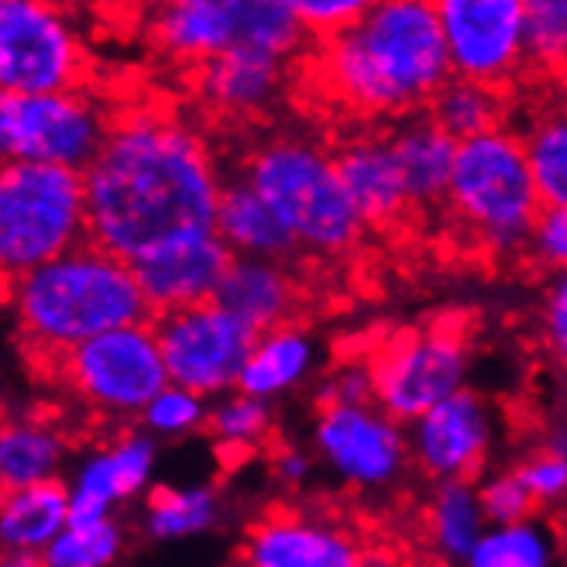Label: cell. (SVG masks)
Here are the masks:
<instances>
[{"label":"cell","mask_w":567,"mask_h":567,"mask_svg":"<svg viewBox=\"0 0 567 567\" xmlns=\"http://www.w3.org/2000/svg\"><path fill=\"white\" fill-rule=\"evenodd\" d=\"M83 176L90 245L127 265L165 245L217 235L224 183L207 142L179 117L138 111L114 121Z\"/></svg>","instance_id":"cell-1"},{"label":"cell","mask_w":567,"mask_h":567,"mask_svg":"<svg viewBox=\"0 0 567 567\" xmlns=\"http://www.w3.org/2000/svg\"><path fill=\"white\" fill-rule=\"evenodd\" d=\"M317 76L338 104L361 117H392L430 104L454 76L437 4L379 0L317 55Z\"/></svg>","instance_id":"cell-2"},{"label":"cell","mask_w":567,"mask_h":567,"mask_svg":"<svg viewBox=\"0 0 567 567\" xmlns=\"http://www.w3.org/2000/svg\"><path fill=\"white\" fill-rule=\"evenodd\" d=\"M8 299L24 344L49 358L152 317L135 269L96 245L11 279Z\"/></svg>","instance_id":"cell-3"},{"label":"cell","mask_w":567,"mask_h":567,"mask_svg":"<svg viewBox=\"0 0 567 567\" xmlns=\"http://www.w3.org/2000/svg\"><path fill=\"white\" fill-rule=\"evenodd\" d=\"M447 207L488 255L509 258L526 251L544 214L526 138L509 127H495L482 138L461 142Z\"/></svg>","instance_id":"cell-4"},{"label":"cell","mask_w":567,"mask_h":567,"mask_svg":"<svg viewBox=\"0 0 567 567\" xmlns=\"http://www.w3.org/2000/svg\"><path fill=\"white\" fill-rule=\"evenodd\" d=\"M245 179L269 199L292 230L299 251L344 255L358 245L364 220L358 217L338 158L303 138H272L251 152Z\"/></svg>","instance_id":"cell-5"},{"label":"cell","mask_w":567,"mask_h":567,"mask_svg":"<svg viewBox=\"0 0 567 567\" xmlns=\"http://www.w3.org/2000/svg\"><path fill=\"white\" fill-rule=\"evenodd\" d=\"M90 238L86 176L39 162L0 173V261L11 279L76 251Z\"/></svg>","instance_id":"cell-6"},{"label":"cell","mask_w":567,"mask_h":567,"mask_svg":"<svg viewBox=\"0 0 567 567\" xmlns=\"http://www.w3.org/2000/svg\"><path fill=\"white\" fill-rule=\"evenodd\" d=\"M59 375L104 416H142L169 385L155 323H131L55 358Z\"/></svg>","instance_id":"cell-7"},{"label":"cell","mask_w":567,"mask_h":567,"mask_svg":"<svg viewBox=\"0 0 567 567\" xmlns=\"http://www.w3.org/2000/svg\"><path fill=\"white\" fill-rule=\"evenodd\" d=\"M111 127L104 107L80 90L0 96V148L8 162H39L86 173L111 138Z\"/></svg>","instance_id":"cell-8"},{"label":"cell","mask_w":567,"mask_h":567,"mask_svg":"<svg viewBox=\"0 0 567 567\" xmlns=\"http://www.w3.org/2000/svg\"><path fill=\"white\" fill-rule=\"evenodd\" d=\"M472 348L454 327L399 333L372 358L375 406L395 423H416L433 406L468 389Z\"/></svg>","instance_id":"cell-9"},{"label":"cell","mask_w":567,"mask_h":567,"mask_svg":"<svg viewBox=\"0 0 567 567\" xmlns=\"http://www.w3.org/2000/svg\"><path fill=\"white\" fill-rule=\"evenodd\" d=\"M155 333L169 382L204 399L238 392L258 344V330L217 303L155 317Z\"/></svg>","instance_id":"cell-10"},{"label":"cell","mask_w":567,"mask_h":567,"mask_svg":"<svg viewBox=\"0 0 567 567\" xmlns=\"http://www.w3.org/2000/svg\"><path fill=\"white\" fill-rule=\"evenodd\" d=\"M83 80V45L59 8L42 0L0 4V86L4 93H65Z\"/></svg>","instance_id":"cell-11"},{"label":"cell","mask_w":567,"mask_h":567,"mask_svg":"<svg viewBox=\"0 0 567 567\" xmlns=\"http://www.w3.org/2000/svg\"><path fill=\"white\" fill-rule=\"evenodd\" d=\"M313 447L327 468L354 488H389L413 461L403 423H395L375 403L320 406Z\"/></svg>","instance_id":"cell-12"},{"label":"cell","mask_w":567,"mask_h":567,"mask_svg":"<svg viewBox=\"0 0 567 567\" xmlns=\"http://www.w3.org/2000/svg\"><path fill=\"white\" fill-rule=\"evenodd\" d=\"M437 14L454 76L498 90L526 62V0H441Z\"/></svg>","instance_id":"cell-13"},{"label":"cell","mask_w":567,"mask_h":567,"mask_svg":"<svg viewBox=\"0 0 567 567\" xmlns=\"http://www.w3.org/2000/svg\"><path fill=\"white\" fill-rule=\"evenodd\" d=\"M406 437L410 457L426 478L437 485L472 482L485 472L492 457L498 441V416L485 395L464 389L410 423Z\"/></svg>","instance_id":"cell-14"},{"label":"cell","mask_w":567,"mask_h":567,"mask_svg":"<svg viewBox=\"0 0 567 567\" xmlns=\"http://www.w3.org/2000/svg\"><path fill=\"white\" fill-rule=\"evenodd\" d=\"M158 444L152 433L131 430L121 433L111 444L90 451L80 464L70 485V523H96L111 519L114 506L131 503L152 485Z\"/></svg>","instance_id":"cell-15"},{"label":"cell","mask_w":567,"mask_h":567,"mask_svg":"<svg viewBox=\"0 0 567 567\" xmlns=\"http://www.w3.org/2000/svg\"><path fill=\"white\" fill-rule=\"evenodd\" d=\"M230 258L235 255L217 235H204L165 245L138 261H131V269H135L148 310L155 317H165L214 303Z\"/></svg>","instance_id":"cell-16"},{"label":"cell","mask_w":567,"mask_h":567,"mask_svg":"<svg viewBox=\"0 0 567 567\" xmlns=\"http://www.w3.org/2000/svg\"><path fill=\"white\" fill-rule=\"evenodd\" d=\"M245 567H364V554L344 526L307 513H272L251 526Z\"/></svg>","instance_id":"cell-17"},{"label":"cell","mask_w":567,"mask_h":567,"mask_svg":"<svg viewBox=\"0 0 567 567\" xmlns=\"http://www.w3.org/2000/svg\"><path fill=\"white\" fill-rule=\"evenodd\" d=\"M333 158L364 227H385L413 207L406 179L385 138H354L341 145Z\"/></svg>","instance_id":"cell-18"},{"label":"cell","mask_w":567,"mask_h":567,"mask_svg":"<svg viewBox=\"0 0 567 567\" xmlns=\"http://www.w3.org/2000/svg\"><path fill=\"white\" fill-rule=\"evenodd\" d=\"M152 35L176 59L210 62L241 49V0H176L155 14Z\"/></svg>","instance_id":"cell-19"},{"label":"cell","mask_w":567,"mask_h":567,"mask_svg":"<svg viewBox=\"0 0 567 567\" xmlns=\"http://www.w3.org/2000/svg\"><path fill=\"white\" fill-rule=\"evenodd\" d=\"M385 142L399 162V173L406 179V193L413 207H433V204H441V199H447L457 142L437 121L430 114L403 117L385 135Z\"/></svg>","instance_id":"cell-20"},{"label":"cell","mask_w":567,"mask_h":567,"mask_svg":"<svg viewBox=\"0 0 567 567\" xmlns=\"http://www.w3.org/2000/svg\"><path fill=\"white\" fill-rule=\"evenodd\" d=\"M214 303L255 327L258 333H265L286 327L296 307V286L292 276L282 269V261L235 255L220 279Z\"/></svg>","instance_id":"cell-21"},{"label":"cell","mask_w":567,"mask_h":567,"mask_svg":"<svg viewBox=\"0 0 567 567\" xmlns=\"http://www.w3.org/2000/svg\"><path fill=\"white\" fill-rule=\"evenodd\" d=\"M217 238L230 248V255L245 258L286 261L299 251L292 230L245 176L224 186L217 207Z\"/></svg>","instance_id":"cell-22"},{"label":"cell","mask_w":567,"mask_h":567,"mask_svg":"<svg viewBox=\"0 0 567 567\" xmlns=\"http://www.w3.org/2000/svg\"><path fill=\"white\" fill-rule=\"evenodd\" d=\"M282 86V59L258 49H230L199 70V90L224 114H258Z\"/></svg>","instance_id":"cell-23"},{"label":"cell","mask_w":567,"mask_h":567,"mask_svg":"<svg viewBox=\"0 0 567 567\" xmlns=\"http://www.w3.org/2000/svg\"><path fill=\"white\" fill-rule=\"evenodd\" d=\"M70 529V485L62 478L4 492L0 540L8 554H45Z\"/></svg>","instance_id":"cell-24"},{"label":"cell","mask_w":567,"mask_h":567,"mask_svg":"<svg viewBox=\"0 0 567 567\" xmlns=\"http://www.w3.org/2000/svg\"><path fill=\"white\" fill-rule=\"evenodd\" d=\"M317 364V341L303 327H276L258 333V344L245 364L238 392L255 399H276L296 385H303Z\"/></svg>","instance_id":"cell-25"},{"label":"cell","mask_w":567,"mask_h":567,"mask_svg":"<svg viewBox=\"0 0 567 567\" xmlns=\"http://www.w3.org/2000/svg\"><path fill=\"white\" fill-rule=\"evenodd\" d=\"M65 441L45 420H11L0 433V478L4 492L59 482Z\"/></svg>","instance_id":"cell-26"},{"label":"cell","mask_w":567,"mask_h":567,"mask_svg":"<svg viewBox=\"0 0 567 567\" xmlns=\"http://www.w3.org/2000/svg\"><path fill=\"white\" fill-rule=\"evenodd\" d=\"M430 540L447 560H468L478 540L488 529V516L482 509L475 482H444L433 488L426 506Z\"/></svg>","instance_id":"cell-27"},{"label":"cell","mask_w":567,"mask_h":567,"mask_svg":"<svg viewBox=\"0 0 567 567\" xmlns=\"http://www.w3.org/2000/svg\"><path fill=\"white\" fill-rule=\"evenodd\" d=\"M220 519V495L210 485H186V488H155L145 503V537L148 540H189L199 533L214 529Z\"/></svg>","instance_id":"cell-28"},{"label":"cell","mask_w":567,"mask_h":567,"mask_svg":"<svg viewBox=\"0 0 567 567\" xmlns=\"http://www.w3.org/2000/svg\"><path fill=\"white\" fill-rule=\"evenodd\" d=\"M426 114L437 121L457 145L472 142V138L488 135L495 127H503L498 124V117H503V90L451 76L441 86V93L430 100Z\"/></svg>","instance_id":"cell-29"},{"label":"cell","mask_w":567,"mask_h":567,"mask_svg":"<svg viewBox=\"0 0 567 567\" xmlns=\"http://www.w3.org/2000/svg\"><path fill=\"white\" fill-rule=\"evenodd\" d=\"M557 537L540 519H523L509 526H488L464 567H554Z\"/></svg>","instance_id":"cell-30"},{"label":"cell","mask_w":567,"mask_h":567,"mask_svg":"<svg viewBox=\"0 0 567 567\" xmlns=\"http://www.w3.org/2000/svg\"><path fill=\"white\" fill-rule=\"evenodd\" d=\"M533 183L544 207H567V114H544L526 135Z\"/></svg>","instance_id":"cell-31"},{"label":"cell","mask_w":567,"mask_h":567,"mask_svg":"<svg viewBox=\"0 0 567 567\" xmlns=\"http://www.w3.org/2000/svg\"><path fill=\"white\" fill-rule=\"evenodd\" d=\"M124 533L117 519L70 523V529L42 554L45 567H111L121 557Z\"/></svg>","instance_id":"cell-32"},{"label":"cell","mask_w":567,"mask_h":567,"mask_svg":"<svg viewBox=\"0 0 567 567\" xmlns=\"http://www.w3.org/2000/svg\"><path fill=\"white\" fill-rule=\"evenodd\" d=\"M526 62L547 73L567 70V0H526Z\"/></svg>","instance_id":"cell-33"},{"label":"cell","mask_w":567,"mask_h":567,"mask_svg":"<svg viewBox=\"0 0 567 567\" xmlns=\"http://www.w3.org/2000/svg\"><path fill=\"white\" fill-rule=\"evenodd\" d=\"M210 433L230 451H248L258 441H265V433L272 426V410L265 399L230 392L210 410Z\"/></svg>","instance_id":"cell-34"},{"label":"cell","mask_w":567,"mask_h":567,"mask_svg":"<svg viewBox=\"0 0 567 567\" xmlns=\"http://www.w3.org/2000/svg\"><path fill=\"white\" fill-rule=\"evenodd\" d=\"M142 423L152 437H186V433L210 423V410L204 395L169 382L155 395V403L142 413Z\"/></svg>","instance_id":"cell-35"},{"label":"cell","mask_w":567,"mask_h":567,"mask_svg":"<svg viewBox=\"0 0 567 567\" xmlns=\"http://www.w3.org/2000/svg\"><path fill=\"white\" fill-rule=\"evenodd\" d=\"M478 498L482 509L488 516V526H509V523H523L533 513V495L526 492V485L519 482L516 468L513 472H492L478 482Z\"/></svg>","instance_id":"cell-36"},{"label":"cell","mask_w":567,"mask_h":567,"mask_svg":"<svg viewBox=\"0 0 567 567\" xmlns=\"http://www.w3.org/2000/svg\"><path fill=\"white\" fill-rule=\"evenodd\" d=\"M540 348L567 379V272L554 276L540 296Z\"/></svg>","instance_id":"cell-37"},{"label":"cell","mask_w":567,"mask_h":567,"mask_svg":"<svg viewBox=\"0 0 567 567\" xmlns=\"http://www.w3.org/2000/svg\"><path fill=\"white\" fill-rule=\"evenodd\" d=\"M516 475L537 506H554V503H564L567 498V461L550 454L547 447L533 451L526 461H519Z\"/></svg>","instance_id":"cell-38"},{"label":"cell","mask_w":567,"mask_h":567,"mask_svg":"<svg viewBox=\"0 0 567 567\" xmlns=\"http://www.w3.org/2000/svg\"><path fill=\"white\" fill-rule=\"evenodd\" d=\"M320 406H369L375 403V375L372 361H348L317 389Z\"/></svg>","instance_id":"cell-39"},{"label":"cell","mask_w":567,"mask_h":567,"mask_svg":"<svg viewBox=\"0 0 567 567\" xmlns=\"http://www.w3.org/2000/svg\"><path fill=\"white\" fill-rule=\"evenodd\" d=\"M526 255L554 276L567 272V207H544Z\"/></svg>","instance_id":"cell-40"},{"label":"cell","mask_w":567,"mask_h":567,"mask_svg":"<svg viewBox=\"0 0 567 567\" xmlns=\"http://www.w3.org/2000/svg\"><path fill=\"white\" fill-rule=\"evenodd\" d=\"M364 8L361 0H296V14L299 21H303L307 31H323V35H338V31H344L348 24H354Z\"/></svg>","instance_id":"cell-41"},{"label":"cell","mask_w":567,"mask_h":567,"mask_svg":"<svg viewBox=\"0 0 567 567\" xmlns=\"http://www.w3.org/2000/svg\"><path fill=\"white\" fill-rule=\"evenodd\" d=\"M272 472H276V478H279L282 485H303V482L313 475V457H310L307 451L289 447V451L276 454Z\"/></svg>","instance_id":"cell-42"},{"label":"cell","mask_w":567,"mask_h":567,"mask_svg":"<svg viewBox=\"0 0 567 567\" xmlns=\"http://www.w3.org/2000/svg\"><path fill=\"white\" fill-rule=\"evenodd\" d=\"M544 447H547L550 454H557V457H564V461H567V420H560V423H554V426H550Z\"/></svg>","instance_id":"cell-43"},{"label":"cell","mask_w":567,"mask_h":567,"mask_svg":"<svg viewBox=\"0 0 567 567\" xmlns=\"http://www.w3.org/2000/svg\"><path fill=\"white\" fill-rule=\"evenodd\" d=\"M0 567H45L42 554H4V564Z\"/></svg>","instance_id":"cell-44"},{"label":"cell","mask_w":567,"mask_h":567,"mask_svg":"<svg viewBox=\"0 0 567 567\" xmlns=\"http://www.w3.org/2000/svg\"><path fill=\"white\" fill-rule=\"evenodd\" d=\"M564 114H567V100H564Z\"/></svg>","instance_id":"cell-45"}]
</instances>
